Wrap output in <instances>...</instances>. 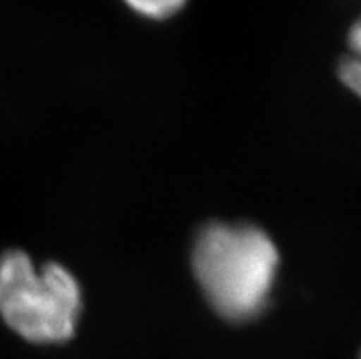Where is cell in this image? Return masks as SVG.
Wrapping results in <instances>:
<instances>
[{
    "mask_svg": "<svg viewBox=\"0 0 361 359\" xmlns=\"http://www.w3.org/2000/svg\"><path fill=\"white\" fill-rule=\"evenodd\" d=\"M134 15L147 18V20H167L178 15L189 0H121Z\"/></svg>",
    "mask_w": 361,
    "mask_h": 359,
    "instance_id": "cell-3",
    "label": "cell"
},
{
    "mask_svg": "<svg viewBox=\"0 0 361 359\" xmlns=\"http://www.w3.org/2000/svg\"><path fill=\"white\" fill-rule=\"evenodd\" d=\"M270 235L252 224H209L192 248V272L220 317L244 323L268 306L279 272Z\"/></svg>",
    "mask_w": 361,
    "mask_h": 359,
    "instance_id": "cell-1",
    "label": "cell"
},
{
    "mask_svg": "<svg viewBox=\"0 0 361 359\" xmlns=\"http://www.w3.org/2000/svg\"><path fill=\"white\" fill-rule=\"evenodd\" d=\"M347 42L350 55L356 57V59H361V17H357L353 26H350V30H348Z\"/></svg>",
    "mask_w": 361,
    "mask_h": 359,
    "instance_id": "cell-5",
    "label": "cell"
},
{
    "mask_svg": "<svg viewBox=\"0 0 361 359\" xmlns=\"http://www.w3.org/2000/svg\"><path fill=\"white\" fill-rule=\"evenodd\" d=\"M338 78L357 99H361V59L347 55L338 66Z\"/></svg>",
    "mask_w": 361,
    "mask_h": 359,
    "instance_id": "cell-4",
    "label": "cell"
},
{
    "mask_svg": "<svg viewBox=\"0 0 361 359\" xmlns=\"http://www.w3.org/2000/svg\"><path fill=\"white\" fill-rule=\"evenodd\" d=\"M82 308L81 286L63 264L35 266L24 251L0 257V317L33 345L72 339Z\"/></svg>",
    "mask_w": 361,
    "mask_h": 359,
    "instance_id": "cell-2",
    "label": "cell"
},
{
    "mask_svg": "<svg viewBox=\"0 0 361 359\" xmlns=\"http://www.w3.org/2000/svg\"><path fill=\"white\" fill-rule=\"evenodd\" d=\"M360 359H361V355H360Z\"/></svg>",
    "mask_w": 361,
    "mask_h": 359,
    "instance_id": "cell-6",
    "label": "cell"
}]
</instances>
